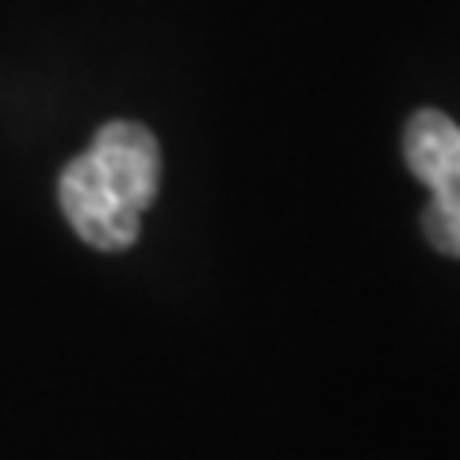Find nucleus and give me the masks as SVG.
Here are the masks:
<instances>
[{
	"label": "nucleus",
	"instance_id": "f03ea898",
	"mask_svg": "<svg viewBox=\"0 0 460 460\" xmlns=\"http://www.w3.org/2000/svg\"><path fill=\"white\" fill-rule=\"evenodd\" d=\"M407 169L429 189L422 234L445 257H460V123L445 111L422 108L402 131Z\"/></svg>",
	"mask_w": 460,
	"mask_h": 460
},
{
	"label": "nucleus",
	"instance_id": "f257e3e1",
	"mask_svg": "<svg viewBox=\"0 0 460 460\" xmlns=\"http://www.w3.org/2000/svg\"><path fill=\"white\" fill-rule=\"evenodd\" d=\"M162 184V150L142 123L111 119L58 177V204L93 250L119 253L138 242L142 211Z\"/></svg>",
	"mask_w": 460,
	"mask_h": 460
}]
</instances>
